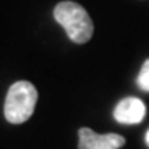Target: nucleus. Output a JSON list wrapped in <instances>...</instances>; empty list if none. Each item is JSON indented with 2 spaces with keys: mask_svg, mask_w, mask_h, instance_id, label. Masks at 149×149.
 <instances>
[{
  "mask_svg": "<svg viewBox=\"0 0 149 149\" xmlns=\"http://www.w3.org/2000/svg\"><path fill=\"white\" fill-rule=\"evenodd\" d=\"M53 17L63 26L67 37L76 44L87 43L93 35V22L82 6L74 2H61L53 9Z\"/></svg>",
  "mask_w": 149,
  "mask_h": 149,
  "instance_id": "nucleus-1",
  "label": "nucleus"
},
{
  "mask_svg": "<svg viewBox=\"0 0 149 149\" xmlns=\"http://www.w3.org/2000/svg\"><path fill=\"white\" fill-rule=\"evenodd\" d=\"M37 99H38V91L29 81L14 82L6 93L5 107H3L5 119L14 125L24 123L26 120L31 119V116L35 111Z\"/></svg>",
  "mask_w": 149,
  "mask_h": 149,
  "instance_id": "nucleus-2",
  "label": "nucleus"
},
{
  "mask_svg": "<svg viewBox=\"0 0 149 149\" xmlns=\"http://www.w3.org/2000/svg\"><path fill=\"white\" fill-rule=\"evenodd\" d=\"M78 135V149H119L125 145V139L119 134H97L90 128H81Z\"/></svg>",
  "mask_w": 149,
  "mask_h": 149,
  "instance_id": "nucleus-3",
  "label": "nucleus"
},
{
  "mask_svg": "<svg viewBox=\"0 0 149 149\" xmlns=\"http://www.w3.org/2000/svg\"><path fill=\"white\" fill-rule=\"evenodd\" d=\"M146 105L139 97H125L114 108V119L123 125H135L143 120Z\"/></svg>",
  "mask_w": 149,
  "mask_h": 149,
  "instance_id": "nucleus-4",
  "label": "nucleus"
},
{
  "mask_svg": "<svg viewBox=\"0 0 149 149\" xmlns=\"http://www.w3.org/2000/svg\"><path fill=\"white\" fill-rule=\"evenodd\" d=\"M137 85L143 91H149V59H146L137 76Z\"/></svg>",
  "mask_w": 149,
  "mask_h": 149,
  "instance_id": "nucleus-5",
  "label": "nucleus"
},
{
  "mask_svg": "<svg viewBox=\"0 0 149 149\" xmlns=\"http://www.w3.org/2000/svg\"><path fill=\"white\" fill-rule=\"evenodd\" d=\"M145 141H146V145H148V148H149V130H148V132H146V135H145Z\"/></svg>",
  "mask_w": 149,
  "mask_h": 149,
  "instance_id": "nucleus-6",
  "label": "nucleus"
}]
</instances>
